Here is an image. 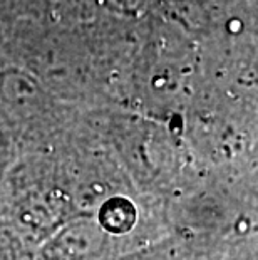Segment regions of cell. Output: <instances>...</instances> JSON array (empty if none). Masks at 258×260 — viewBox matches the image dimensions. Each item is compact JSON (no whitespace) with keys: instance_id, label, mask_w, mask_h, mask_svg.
Listing matches in <instances>:
<instances>
[{"instance_id":"obj_2","label":"cell","mask_w":258,"mask_h":260,"mask_svg":"<svg viewBox=\"0 0 258 260\" xmlns=\"http://www.w3.org/2000/svg\"><path fill=\"white\" fill-rule=\"evenodd\" d=\"M102 245L101 226L76 222L57 230L41 247L42 260H86Z\"/></svg>"},{"instance_id":"obj_4","label":"cell","mask_w":258,"mask_h":260,"mask_svg":"<svg viewBox=\"0 0 258 260\" xmlns=\"http://www.w3.org/2000/svg\"><path fill=\"white\" fill-rule=\"evenodd\" d=\"M15 158V141L9 129L0 119V183L5 180L10 167H14Z\"/></svg>"},{"instance_id":"obj_1","label":"cell","mask_w":258,"mask_h":260,"mask_svg":"<svg viewBox=\"0 0 258 260\" xmlns=\"http://www.w3.org/2000/svg\"><path fill=\"white\" fill-rule=\"evenodd\" d=\"M44 92L30 73L20 68L0 69V119L15 136L30 138V129L41 118Z\"/></svg>"},{"instance_id":"obj_3","label":"cell","mask_w":258,"mask_h":260,"mask_svg":"<svg viewBox=\"0 0 258 260\" xmlns=\"http://www.w3.org/2000/svg\"><path fill=\"white\" fill-rule=\"evenodd\" d=\"M99 226L106 234L121 235L133 226L134 210L133 205L124 198H111L99 208Z\"/></svg>"}]
</instances>
